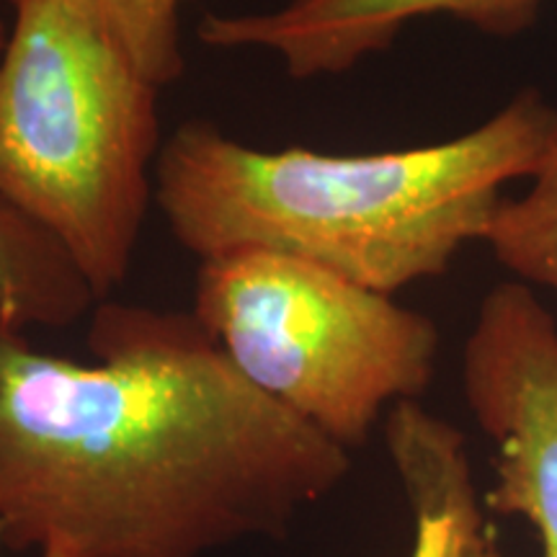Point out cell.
Wrapping results in <instances>:
<instances>
[{
  "label": "cell",
  "mask_w": 557,
  "mask_h": 557,
  "mask_svg": "<svg viewBox=\"0 0 557 557\" xmlns=\"http://www.w3.org/2000/svg\"><path fill=\"white\" fill-rule=\"evenodd\" d=\"M94 361L0 341L3 547L205 557L287 537L348 449L250 385L191 312L99 302Z\"/></svg>",
  "instance_id": "6da1fadb"
},
{
  "label": "cell",
  "mask_w": 557,
  "mask_h": 557,
  "mask_svg": "<svg viewBox=\"0 0 557 557\" xmlns=\"http://www.w3.org/2000/svg\"><path fill=\"white\" fill-rule=\"evenodd\" d=\"M555 143L557 109L537 90L459 137L359 156L261 150L186 122L160 148L156 201L199 261L271 248L393 297L485 240L504 186L532 176Z\"/></svg>",
  "instance_id": "7a4b0ae2"
},
{
  "label": "cell",
  "mask_w": 557,
  "mask_h": 557,
  "mask_svg": "<svg viewBox=\"0 0 557 557\" xmlns=\"http://www.w3.org/2000/svg\"><path fill=\"white\" fill-rule=\"evenodd\" d=\"M0 52V197L73 256L96 297L127 278L160 156L156 83L99 11L9 0Z\"/></svg>",
  "instance_id": "3957f363"
},
{
  "label": "cell",
  "mask_w": 557,
  "mask_h": 557,
  "mask_svg": "<svg viewBox=\"0 0 557 557\" xmlns=\"http://www.w3.org/2000/svg\"><path fill=\"white\" fill-rule=\"evenodd\" d=\"M191 315L250 385L348 451L436 372L434 320L282 250L201 259Z\"/></svg>",
  "instance_id": "277c9868"
},
{
  "label": "cell",
  "mask_w": 557,
  "mask_h": 557,
  "mask_svg": "<svg viewBox=\"0 0 557 557\" xmlns=\"http://www.w3.org/2000/svg\"><path fill=\"white\" fill-rule=\"evenodd\" d=\"M462 389L498 449L485 508L527 519L540 557H557V323L529 284L485 295L465 344Z\"/></svg>",
  "instance_id": "5b68a950"
},
{
  "label": "cell",
  "mask_w": 557,
  "mask_h": 557,
  "mask_svg": "<svg viewBox=\"0 0 557 557\" xmlns=\"http://www.w3.org/2000/svg\"><path fill=\"white\" fill-rule=\"evenodd\" d=\"M545 0H289L274 11L207 13L197 37L214 50H263L292 78L338 75L387 50L410 21L451 16L487 37H519Z\"/></svg>",
  "instance_id": "8992f818"
},
{
  "label": "cell",
  "mask_w": 557,
  "mask_h": 557,
  "mask_svg": "<svg viewBox=\"0 0 557 557\" xmlns=\"http://www.w3.org/2000/svg\"><path fill=\"white\" fill-rule=\"evenodd\" d=\"M99 302L73 256L0 197V341L67 329Z\"/></svg>",
  "instance_id": "52a82bcc"
},
{
  "label": "cell",
  "mask_w": 557,
  "mask_h": 557,
  "mask_svg": "<svg viewBox=\"0 0 557 557\" xmlns=\"http://www.w3.org/2000/svg\"><path fill=\"white\" fill-rule=\"evenodd\" d=\"M529 178L519 199L500 201L485 243L521 282L557 292V143Z\"/></svg>",
  "instance_id": "ba28073f"
},
{
  "label": "cell",
  "mask_w": 557,
  "mask_h": 557,
  "mask_svg": "<svg viewBox=\"0 0 557 557\" xmlns=\"http://www.w3.org/2000/svg\"><path fill=\"white\" fill-rule=\"evenodd\" d=\"M186 0H101L99 13L132 62L158 88L184 75L181 11Z\"/></svg>",
  "instance_id": "9c48e42d"
},
{
  "label": "cell",
  "mask_w": 557,
  "mask_h": 557,
  "mask_svg": "<svg viewBox=\"0 0 557 557\" xmlns=\"http://www.w3.org/2000/svg\"><path fill=\"white\" fill-rule=\"evenodd\" d=\"M416 540L410 557H444V540H447L449 513L438 508H413Z\"/></svg>",
  "instance_id": "30bf717a"
},
{
  "label": "cell",
  "mask_w": 557,
  "mask_h": 557,
  "mask_svg": "<svg viewBox=\"0 0 557 557\" xmlns=\"http://www.w3.org/2000/svg\"><path fill=\"white\" fill-rule=\"evenodd\" d=\"M5 39H9V26H5V21L0 18V52H3Z\"/></svg>",
  "instance_id": "8fae6325"
},
{
  "label": "cell",
  "mask_w": 557,
  "mask_h": 557,
  "mask_svg": "<svg viewBox=\"0 0 557 557\" xmlns=\"http://www.w3.org/2000/svg\"><path fill=\"white\" fill-rule=\"evenodd\" d=\"M78 3H86V5H90V9L99 11V3H101V0H78ZM99 16H101V13H99Z\"/></svg>",
  "instance_id": "7c38bea8"
},
{
  "label": "cell",
  "mask_w": 557,
  "mask_h": 557,
  "mask_svg": "<svg viewBox=\"0 0 557 557\" xmlns=\"http://www.w3.org/2000/svg\"><path fill=\"white\" fill-rule=\"evenodd\" d=\"M0 549H5L3 547V527H0Z\"/></svg>",
  "instance_id": "4fadbf2b"
}]
</instances>
